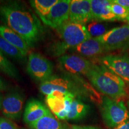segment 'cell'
I'll list each match as a JSON object with an SVG mask.
<instances>
[{
	"label": "cell",
	"instance_id": "1",
	"mask_svg": "<svg viewBox=\"0 0 129 129\" xmlns=\"http://www.w3.org/2000/svg\"><path fill=\"white\" fill-rule=\"evenodd\" d=\"M0 18L9 27L33 47L40 40L44 29L41 22L29 9L18 3L0 5Z\"/></svg>",
	"mask_w": 129,
	"mask_h": 129
},
{
	"label": "cell",
	"instance_id": "2",
	"mask_svg": "<svg viewBox=\"0 0 129 129\" xmlns=\"http://www.w3.org/2000/svg\"><path fill=\"white\" fill-rule=\"evenodd\" d=\"M85 76L97 90L111 99L118 101L126 96L124 81L101 64H92Z\"/></svg>",
	"mask_w": 129,
	"mask_h": 129
},
{
	"label": "cell",
	"instance_id": "3",
	"mask_svg": "<svg viewBox=\"0 0 129 129\" xmlns=\"http://www.w3.org/2000/svg\"><path fill=\"white\" fill-rule=\"evenodd\" d=\"M59 40L51 45L49 52L53 56L64 55L68 50L74 48L85 40L91 38L85 24L71 22H64L56 29Z\"/></svg>",
	"mask_w": 129,
	"mask_h": 129
},
{
	"label": "cell",
	"instance_id": "4",
	"mask_svg": "<svg viewBox=\"0 0 129 129\" xmlns=\"http://www.w3.org/2000/svg\"><path fill=\"white\" fill-rule=\"evenodd\" d=\"M102 118L105 124L115 128L129 119V112L124 102L105 96L101 104Z\"/></svg>",
	"mask_w": 129,
	"mask_h": 129
},
{
	"label": "cell",
	"instance_id": "5",
	"mask_svg": "<svg viewBox=\"0 0 129 129\" xmlns=\"http://www.w3.org/2000/svg\"><path fill=\"white\" fill-rule=\"evenodd\" d=\"M106 51L125 50L129 48V25L116 27L97 38Z\"/></svg>",
	"mask_w": 129,
	"mask_h": 129
},
{
	"label": "cell",
	"instance_id": "6",
	"mask_svg": "<svg viewBox=\"0 0 129 129\" xmlns=\"http://www.w3.org/2000/svg\"><path fill=\"white\" fill-rule=\"evenodd\" d=\"M26 69L32 78L42 83L53 75V65L44 56L32 53L28 56Z\"/></svg>",
	"mask_w": 129,
	"mask_h": 129
},
{
	"label": "cell",
	"instance_id": "7",
	"mask_svg": "<svg viewBox=\"0 0 129 129\" xmlns=\"http://www.w3.org/2000/svg\"><path fill=\"white\" fill-rule=\"evenodd\" d=\"M39 89L42 94L48 96L54 91L67 93H71L76 95L78 90L75 84L65 77L52 75L47 80L40 84Z\"/></svg>",
	"mask_w": 129,
	"mask_h": 129
},
{
	"label": "cell",
	"instance_id": "8",
	"mask_svg": "<svg viewBox=\"0 0 129 129\" xmlns=\"http://www.w3.org/2000/svg\"><path fill=\"white\" fill-rule=\"evenodd\" d=\"M61 69L69 74L86 75L93 63L81 56L64 54L58 59Z\"/></svg>",
	"mask_w": 129,
	"mask_h": 129
},
{
	"label": "cell",
	"instance_id": "9",
	"mask_svg": "<svg viewBox=\"0 0 129 129\" xmlns=\"http://www.w3.org/2000/svg\"><path fill=\"white\" fill-rule=\"evenodd\" d=\"M71 3V0H58L41 22L51 28H58L69 20Z\"/></svg>",
	"mask_w": 129,
	"mask_h": 129
},
{
	"label": "cell",
	"instance_id": "10",
	"mask_svg": "<svg viewBox=\"0 0 129 129\" xmlns=\"http://www.w3.org/2000/svg\"><path fill=\"white\" fill-rule=\"evenodd\" d=\"M101 65L129 83V57L127 56H105L100 59Z\"/></svg>",
	"mask_w": 129,
	"mask_h": 129
},
{
	"label": "cell",
	"instance_id": "11",
	"mask_svg": "<svg viewBox=\"0 0 129 129\" xmlns=\"http://www.w3.org/2000/svg\"><path fill=\"white\" fill-rule=\"evenodd\" d=\"M24 98L18 92H12L6 94L2 100V113L10 120H19L22 115Z\"/></svg>",
	"mask_w": 129,
	"mask_h": 129
},
{
	"label": "cell",
	"instance_id": "12",
	"mask_svg": "<svg viewBox=\"0 0 129 129\" xmlns=\"http://www.w3.org/2000/svg\"><path fill=\"white\" fill-rule=\"evenodd\" d=\"M69 20L85 24L93 20L90 0H72L69 9Z\"/></svg>",
	"mask_w": 129,
	"mask_h": 129
},
{
	"label": "cell",
	"instance_id": "13",
	"mask_svg": "<svg viewBox=\"0 0 129 129\" xmlns=\"http://www.w3.org/2000/svg\"><path fill=\"white\" fill-rule=\"evenodd\" d=\"M50 110L41 102L35 99H31L27 102L23 113V121L27 124L37 121L48 114Z\"/></svg>",
	"mask_w": 129,
	"mask_h": 129
},
{
	"label": "cell",
	"instance_id": "14",
	"mask_svg": "<svg viewBox=\"0 0 129 129\" xmlns=\"http://www.w3.org/2000/svg\"><path fill=\"white\" fill-rule=\"evenodd\" d=\"M91 15L93 20L114 21L117 20V17L112 13L111 1L109 0H90Z\"/></svg>",
	"mask_w": 129,
	"mask_h": 129
},
{
	"label": "cell",
	"instance_id": "15",
	"mask_svg": "<svg viewBox=\"0 0 129 129\" xmlns=\"http://www.w3.org/2000/svg\"><path fill=\"white\" fill-rule=\"evenodd\" d=\"M67 93L54 91L46 96V102L48 107L59 120H67L65 97Z\"/></svg>",
	"mask_w": 129,
	"mask_h": 129
},
{
	"label": "cell",
	"instance_id": "16",
	"mask_svg": "<svg viewBox=\"0 0 129 129\" xmlns=\"http://www.w3.org/2000/svg\"><path fill=\"white\" fill-rule=\"evenodd\" d=\"M0 35L10 44L17 48L25 57L27 55L30 49L29 46L16 32L6 26L0 25Z\"/></svg>",
	"mask_w": 129,
	"mask_h": 129
},
{
	"label": "cell",
	"instance_id": "17",
	"mask_svg": "<svg viewBox=\"0 0 129 129\" xmlns=\"http://www.w3.org/2000/svg\"><path fill=\"white\" fill-rule=\"evenodd\" d=\"M72 49L85 57H94L106 51L101 42L93 38L85 40Z\"/></svg>",
	"mask_w": 129,
	"mask_h": 129
},
{
	"label": "cell",
	"instance_id": "18",
	"mask_svg": "<svg viewBox=\"0 0 129 129\" xmlns=\"http://www.w3.org/2000/svg\"><path fill=\"white\" fill-rule=\"evenodd\" d=\"M30 129H69L61 122L51 112L37 121L29 125Z\"/></svg>",
	"mask_w": 129,
	"mask_h": 129
},
{
	"label": "cell",
	"instance_id": "19",
	"mask_svg": "<svg viewBox=\"0 0 129 129\" xmlns=\"http://www.w3.org/2000/svg\"><path fill=\"white\" fill-rule=\"evenodd\" d=\"M89 110L90 106L76 97L74 98L71 105L67 120H79L83 119L87 115Z\"/></svg>",
	"mask_w": 129,
	"mask_h": 129
},
{
	"label": "cell",
	"instance_id": "20",
	"mask_svg": "<svg viewBox=\"0 0 129 129\" xmlns=\"http://www.w3.org/2000/svg\"><path fill=\"white\" fill-rule=\"evenodd\" d=\"M57 1L58 0H32L29 2L32 9L43 21Z\"/></svg>",
	"mask_w": 129,
	"mask_h": 129
},
{
	"label": "cell",
	"instance_id": "21",
	"mask_svg": "<svg viewBox=\"0 0 129 129\" xmlns=\"http://www.w3.org/2000/svg\"><path fill=\"white\" fill-rule=\"evenodd\" d=\"M0 70L13 78L19 79V74L14 65L0 51Z\"/></svg>",
	"mask_w": 129,
	"mask_h": 129
},
{
	"label": "cell",
	"instance_id": "22",
	"mask_svg": "<svg viewBox=\"0 0 129 129\" xmlns=\"http://www.w3.org/2000/svg\"><path fill=\"white\" fill-rule=\"evenodd\" d=\"M0 51L4 55H7L16 59H23L25 57V56L17 48L10 44L9 42L6 41L1 35H0Z\"/></svg>",
	"mask_w": 129,
	"mask_h": 129
},
{
	"label": "cell",
	"instance_id": "23",
	"mask_svg": "<svg viewBox=\"0 0 129 129\" xmlns=\"http://www.w3.org/2000/svg\"><path fill=\"white\" fill-rule=\"evenodd\" d=\"M87 29L91 38H97L104 35L108 30L107 27L99 21L92 20L86 26Z\"/></svg>",
	"mask_w": 129,
	"mask_h": 129
},
{
	"label": "cell",
	"instance_id": "24",
	"mask_svg": "<svg viewBox=\"0 0 129 129\" xmlns=\"http://www.w3.org/2000/svg\"><path fill=\"white\" fill-rule=\"evenodd\" d=\"M111 9L112 13L117 17V20L127 21L129 15V9L111 1Z\"/></svg>",
	"mask_w": 129,
	"mask_h": 129
},
{
	"label": "cell",
	"instance_id": "25",
	"mask_svg": "<svg viewBox=\"0 0 129 129\" xmlns=\"http://www.w3.org/2000/svg\"><path fill=\"white\" fill-rule=\"evenodd\" d=\"M0 129H19L14 122L7 118L0 117Z\"/></svg>",
	"mask_w": 129,
	"mask_h": 129
},
{
	"label": "cell",
	"instance_id": "26",
	"mask_svg": "<svg viewBox=\"0 0 129 129\" xmlns=\"http://www.w3.org/2000/svg\"><path fill=\"white\" fill-rule=\"evenodd\" d=\"M69 129H101L98 127L91 126V125H74Z\"/></svg>",
	"mask_w": 129,
	"mask_h": 129
},
{
	"label": "cell",
	"instance_id": "27",
	"mask_svg": "<svg viewBox=\"0 0 129 129\" xmlns=\"http://www.w3.org/2000/svg\"><path fill=\"white\" fill-rule=\"evenodd\" d=\"M114 3L129 9V0H113Z\"/></svg>",
	"mask_w": 129,
	"mask_h": 129
},
{
	"label": "cell",
	"instance_id": "28",
	"mask_svg": "<svg viewBox=\"0 0 129 129\" xmlns=\"http://www.w3.org/2000/svg\"><path fill=\"white\" fill-rule=\"evenodd\" d=\"M114 129H129V120Z\"/></svg>",
	"mask_w": 129,
	"mask_h": 129
},
{
	"label": "cell",
	"instance_id": "29",
	"mask_svg": "<svg viewBox=\"0 0 129 129\" xmlns=\"http://www.w3.org/2000/svg\"><path fill=\"white\" fill-rule=\"evenodd\" d=\"M6 88H7V84L1 77H0V91H3L6 90Z\"/></svg>",
	"mask_w": 129,
	"mask_h": 129
},
{
	"label": "cell",
	"instance_id": "30",
	"mask_svg": "<svg viewBox=\"0 0 129 129\" xmlns=\"http://www.w3.org/2000/svg\"><path fill=\"white\" fill-rule=\"evenodd\" d=\"M2 100H3L2 97H1V95H0V109H1V107H2Z\"/></svg>",
	"mask_w": 129,
	"mask_h": 129
},
{
	"label": "cell",
	"instance_id": "31",
	"mask_svg": "<svg viewBox=\"0 0 129 129\" xmlns=\"http://www.w3.org/2000/svg\"><path fill=\"white\" fill-rule=\"evenodd\" d=\"M127 22H128V25H129V15H128V18H127Z\"/></svg>",
	"mask_w": 129,
	"mask_h": 129
},
{
	"label": "cell",
	"instance_id": "32",
	"mask_svg": "<svg viewBox=\"0 0 129 129\" xmlns=\"http://www.w3.org/2000/svg\"><path fill=\"white\" fill-rule=\"evenodd\" d=\"M127 105H128V109H129V101H128V102H127Z\"/></svg>",
	"mask_w": 129,
	"mask_h": 129
}]
</instances>
